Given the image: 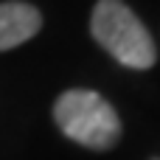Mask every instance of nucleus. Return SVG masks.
I'll use <instances>...</instances> for the list:
<instances>
[{"mask_svg":"<svg viewBox=\"0 0 160 160\" xmlns=\"http://www.w3.org/2000/svg\"><path fill=\"white\" fill-rule=\"evenodd\" d=\"M53 124L65 138L73 143L93 149V152H107L121 141V118L112 110V104L98 96L96 90H65L56 104H53Z\"/></svg>","mask_w":160,"mask_h":160,"instance_id":"1","label":"nucleus"},{"mask_svg":"<svg viewBox=\"0 0 160 160\" xmlns=\"http://www.w3.org/2000/svg\"><path fill=\"white\" fill-rule=\"evenodd\" d=\"M42 28V11L22 0L0 3V51H11L31 37H37Z\"/></svg>","mask_w":160,"mask_h":160,"instance_id":"3","label":"nucleus"},{"mask_svg":"<svg viewBox=\"0 0 160 160\" xmlns=\"http://www.w3.org/2000/svg\"><path fill=\"white\" fill-rule=\"evenodd\" d=\"M90 34L124 68L149 70L158 59L149 28L124 0H98L90 17Z\"/></svg>","mask_w":160,"mask_h":160,"instance_id":"2","label":"nucleus"}]
</instances>
